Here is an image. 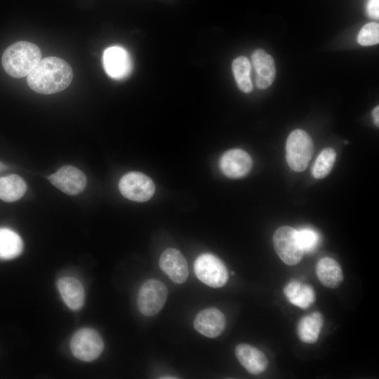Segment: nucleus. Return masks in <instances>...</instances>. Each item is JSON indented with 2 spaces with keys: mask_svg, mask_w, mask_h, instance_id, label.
<instances>
[{
  "mask_svg": "<svg viewBox=\"0 0 379 379\" xmlns=\"http://www.w3.org/2000/svg\"><path fill=\"white\" fill-rule=\"evenodd\" d=\"M373 118L374 120L375 124L379 126V107H375L372 112Z\"/></svg>",
  "mask_w": 379,
  "mask_h": 379,
  "instance_id": "obj_27",
  "label": "nucleus"
},
{
  "mask_svg": "<svg viewBox=\"0 0 379 379\" xmlns=\"http://www.w3.org/2000/svg\"><path fill=\"white\" fill-rule=\"evenodd\" d=\"M232 69L239 88L248 93L253 90L251 75V65L248 59L244 56L235 58L232 63Z\"/></svg>",
  "mask_w": 379,
  "mask_h": 379,
  "instance_id": "obj_22",
  "label": "nucleus"
},
{
  "mask_svg": "<svg viewBox=\"0 0 379 379\" xmlns=\"http://www.w3.org/2000/svg\"><path fill=\"white\" fill-rule=\"evenodd\" d=\"M235 354L240 364L251 374L258 375L264 372L268 366L265 354L252 345L244 343L238 345L235 348Z\"/></svg>",
  "mask_w": 379,
  "mask_h": 379,
  "instance_id": "obj_15",
  "label": "nucleus"
},
{
  "mask_svg": "<svg viewBox=\"0 0 379 379\" xmlns=\"http://www.w3.org/2000/svg\"><path fill=\"white\" fill-rule=\"evenodd\" d=\"M58 288L67 306L78 310L84 305L85 293L81 283L76 278L65 277L58 281Z\"/></svg>",
  "mask_w": 379,
  "mask_h": 379,
  "instance_id": "obj_16",
  "label": "nucleus"
},
{
  "mask_svg": "<svg viewBox=\"0 0 379 379\" xmlns=\"http://www.w3.org/2000/svg\"><path fill=\"white\" fill-rule=\"evenodd\" d=\"M159 267L176 284L184 283L189 274L186 259L178 249L168 248L159 258Z\"/></svg>",
  "mask_w": 379,
  "mask_h": 379,
  "instance_id": "obj_12",
  "label": "nucleus"
},
{
  "mask_svg": "<svg viewBox=\"0 0 379 379\" xmlns=\"http://www.w3.org/2000/svg\"><path fill=\"white\" fill-rule=\"evenodd\" d=\"M253 66L256 73V86L266 89L273 83L276 68L273 58L262 49L255 50L251 55Z\"/></svg>",
  "mask_w": 379,
  "mask_h": 379,
  "instance_id": "obj_14",
  "label": "nucleus"
},
{
  "mask_svg": "<svg viewBox=\"0 0 379 379\" xmlns=\"http://www.w3.org/2000/svg\"><path fill=\"white\" fill-rule=\"evenodd\" d=\"M323 323V316L319 312H314L303 317L297 327L299 338L306 343H315L319 338Z\"/></svg>",
  "mask_w": 379,
  "mask_h": 379,
  "instance_id": "obj_19",
  "label": "nucleus"
},
{
  "mask_svg": "<svg viewBox=\"0 0 379 379\" xmlns=\"http://www.w3.org/2000/svg\"><path fill=\"white\" fill-rule=\"evenodd\" d=\"M102 61L105 71L112 79H124L132 71L131 57L123 47L114 46L105 49Z\"/></svg>",
  "mask_w": 379,
  "mask_h": 379,
  "instance_id": "obj_9",
  "label": "nucleus"
},
{
  "mask_svg": "<svg viewBox=\"0 0 379 379\" xmlns=\"http://www.w3.org/2000/svg\"><path fill=\"white\" fill-rule=\"evenodd\" d=\"M298 239L304 253H310L315 250L319 243L318 232L309 227L297 230Z\"/></svg>",
  "mask_w": 379,
  "mask_h": 379,
  "instance_id": "obj_24",
  "label": "nucleus"
},
{
  "mask_svg": "<svg viewBox=\"0 0 379 379\" xmlns=\"http://www.w3.org/2000/svg\"><path fill=\"white\" fill-rule=\"evenodd\" d=\"M167 296V288L164 283L157 279H148L139 290L138 308L145 316H154L162 309Z\"/></svg>",
  "mask_w": 379,
  "mask_h": 379,
  "instance_id": "obj_5",
  "label": "nucleus"
},
{
  "mask_svg": "<svg viewBox=\"0 0 379 379\" xmlns=\"http://www.w3.org/2000/svg\"><path fill=\"white\" fill-rule=\"evenodd\" d=\"M41 60V52L34 44L18 41L3 53L1 62L5 72L14 78L27 77Z\"/></svg>",
  "mask_w": 379,
  "mask_h": 379,
  "instance_id": "obj_2",
  "label": "nucleus"
},
{
  "mask_svg": "<svg viewBox=\"0 0 379 379\" xmlns=\"http://www.w3.org/2000/svg\"><path fill=\"white\" fill-rule=\"evenodd\" d=\"M194 270L197 277L211 287H221L228 279V272L223 262L211 253H203L197 257Z\"/></svg>",
  "mask_w": 379,
  "mask_h": 379,
  "instance_id": "obj_4",
  "label": "nucleus"
},
{
  "mask_svg": "<svg viewBox=\"0 0 379 379\" xmlns=\"http://www.w3.org/2000/svg\"><path fill=\"white\" fill-rule=\"evenodd\" d=\"M27 185L18 175L0 178V199L7 202L20 199L26 192Z\"/></svg>",
  "mask_w": 379,
  "mask_h": 379,
  "instance_id": "obj_21",
  "label": "nucleus"
},
{
  "mask_svg": "<svg viewBox=\"0 0 379 379\" xmlns=\"http://www.w3.org/2000/svg\"><path fill=\"white\" fill-rule=\"evenodd\" d=\"M104 348L103 340L94 329L83 328L77 331L70 341V349L73 355L84 361L97 359Z\"/></svg>",
  "mask_w": 379,
  "mask_h": 379,
  "instance_id": "obj_6",
  "label": "nucleus"
},
{
  "mask_svg": "<svg viewBox=\"0 0 379 379\" xmlns=\"http://www.w3.org/2000/svg\"><path fill=\"white\" fill-rule=\"evenodd\" d=\"M162 378H177L175 377H162Z\"/></svg>",
  "mask_w": 379,
  "mask_h": 379,
  "instance_id": "obj_29",
  "label": "nucleus"
},
{
  "mask_svg": "<svg viewBox=\"0 0 379 379\" xmlns=\"http://www.w3.org/2000/svg\"><path fill=\"white\" fill-rule=\"evenodd\" d=\"M314 150L310 136L303 130L292 131L286 140V159L289 167L295 172L307 168Z\"/></svg>",
  "mask_w": 379,
  "mask_h": 379,
  "instance_id": "obj_3",
  "label": "nucleus"
},
{
  "mask_svg": "<svg viewBox=\"0 0 379 379\" xmlns=\"http://www.w3.org/2000/svg\"><path fill=\"white\" fill-rule=\"evenodd\" d=\"M49 181L57 188L69 195L81 192L86 185V177L79 168L65 166L48 177Z\"/></svg>",
  "mask_w": 379,
  "mask_h": 379,
  "instance_id": "obj_10",
  "label": "nucleus"
},
{
  "mask_svg": "<svg viewBox=\"0 0 379 379\" xmlns=\"http://www.w3.org/2000/svg\"><path fill=\"white\" fill-rule=\"evenodd\" d=\"M316 274L319 281L328 288H337L343 280V274L339 263L329 257L322 258L318 261Z\"/></svg>",
  "mask_w": 379,
  "mask_h": 379,
  "instance_id": "obj_17",
  "label": "nucleus"
},
{
  "mask_svg": "<svg viewBox=\"0 0 379 379\" xmlns=\"http://www.w3.org/2000/svg\"><path fill=\"white\" fill-rule=\"evenodd\" d=\"M284 293L288 300L293 305L306 309L315 301V293L313 288L298 281H291L284 288Z\"/></svg>",
  "mask_w": 379,
  "mask_h": 379,
  "instance_id": "obj_18",
  "label": "nucleus"
},
{
  "mask_svg": "<svg viewBox=\"0 0 379 379\" xmlns=\"http://www.w3.org/2000/svg\"><path fill=\"white\" fill-rule=\"evenodd\" d=\"M6 169V166L0 162V172Z\"/></svg>",
  "mask_w": 379,
  "mask_h": 379,
  "instance_id": "obj_28",
  "label": "nucleus"
},
{
  "mask_svg": "<svg viewBox=\"0 0 379 379\" xmlns=\"http://www.w3.org/2000/svg\"><path fill=\"white\" fill-rule=\"evenodd\" d=\"M226 321L223 313L217 308H206L199 312L194 320V328L208 338H216L225 328Z\"/></svg>",
  "mask_w": 379,
  "mask_h": 379,
  "instance_id": "obj_13",
  "label": "nucleus"
},
{
  "mask_svg": "<svg viewBox=\"0 0 379 379\" xmlns=\"http://www.w3.org/2000/svg\"><path fill=\"white\" fill-rule=\"evenodd\" d=\"M119 188L124 197L138 202L149 200L155 192L152 180L140 172H129L124 175L119 180Z\"/></svg>",
  "mask_w": 379,
  "mask_h": 379,
  "instance_id": "obj_8",
  "label": "nucleus"
},
{
  "mask_svg": "<svg viewBox=\"0 0 379 379\" xmlns=\"http://www.w3.org/2000/svg\"><path fill=\"white\" fill-rule=\"evenodd\" d=\"M366 11L369 17L373 19H378L379 0H368L366 4Z\"/></svg>",
  "mask_w": 379,
  "mask_h": 379,
  "instance_id": "obj_26",
  "label": "nucleus"
},
{
  "mask_svg": "<svg viewBox=\"0 0 379 379\" xmlns=\"http://www.w3.org/2000/svg\"><path fill=\"white\" fill-rule=\"evenodd\" d=\"M273 244L280 259L288 265L298 264L304 254L298 241L297 230L289 226L280 227L275 231Z\"/></svg>",
  "mask_w": 379,
  "mask_h": 379,
  "instance_id": "obj_7",
  "label": "nucleus"
},
{
  "mask_svg": "<svg viewBox=\"0 0 379 379\" xmlns=\"http://www.w3.org/2000/svg\"><path fill=\"white\" fill-rule=\"evenodd\" d=\"M358 43L361 46H371L379 42V25L376 22L365 25L359 31Z\"/></svg>",
  "mask_w": 379,
  "mask_h": 379,
  "instance_id": "obj_25",
  "label": "nucleus"
},
{
  "mask_svg": "<svg viewBox=\"0 0 379 379\" xmlns=\"http://www.w3.org/2000/svg\"><path fill=\"white\" fill-rule=\"evenodd\" d=\"M23 248L21 237L15 231L0 227V259L11 260L20 255Z\"/></svg>",
  "mask_w": 379,
  "mask_h": 379,
  "instance_id": "obj_20",
  "label": "nucleus"
},
{
  "mask_svg": "<svg viewBox=\"0 0 379 379\" xmlns=\"http://www.w3.org/2000/svg\"><path fill=\"white\" fill-rule=\"evenodd\" d=\"M72 77V67L65 60L51 56L39 62L27 76V82L34 91L48 95L65 89Z\"/></svg>",
  "mask_w": 379,
  "mask_h": 379,
  "instance_id": "obj_1",
  "label": "nucleus"
},
{
  "mask_svg": "<svg viewBox=\"0 0 379 379\" xmlns=\"http://www.w3.org/2000/svg\"><path fill=\"white\" fill-rule=\"evenodd\" d=\"M335 159L336 152L333 148L324 149L313 165L312 169L313 176L317 179L325 178L331 171Z\"/></svg>",
  "mask_w": 379,
  "mask_h": 379,
  "instance_id": "obj_23",
  "label": "nucleus"
},
{
  "mask_svg": "<svg viewBox=\"0 0 379 379\" xmlns=\"http://www.w3.org/2000/svg\"><path fill=\"white\" fill-rule=\"evenodd\" d=\"M253 161L251 156L241 149L225 152L220 159L219 166L227 177L238 178L246 175L251 170Z\"/></svg>",
  "mask_w": 379,
  "mask_h": 379,
  "instance_id": "obj_11",
  "label": "nucleus"
}]
</instances>
